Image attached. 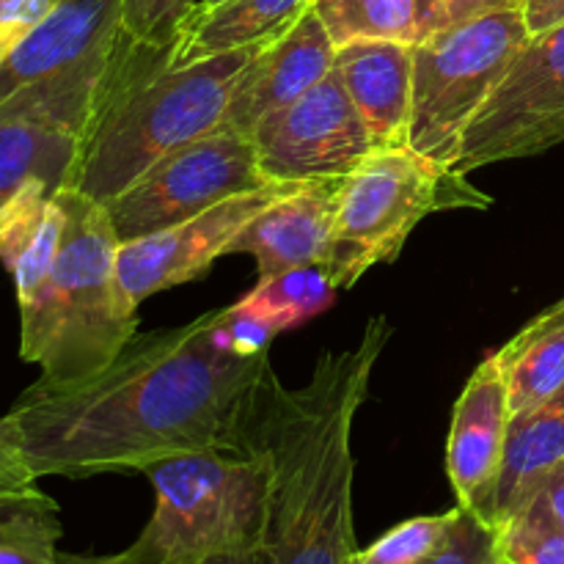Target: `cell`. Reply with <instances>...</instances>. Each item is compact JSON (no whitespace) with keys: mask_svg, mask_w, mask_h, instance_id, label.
Listing matches in <instances>:
<instances>
[{"mask_svg":"<svg viewBox=\"0 0 564 564\" xmlns=\"http://www.w3.org/2000/svg\"><path fill=\"white\" fill-rule=\"evenodd\" d=\"M218 312L135 334L91 378L36 380L3 416L36 479L147 471L191 452H242L270 356L242 358L215 339Z\"/></svg>","mask_w":564,"mask_h":564,"instance_id":"6da1fadb","label":"cell"},{"mask_svg":"<svg viewBox=\"0 0 564 564\" xmlns=\"http://www.w3.org/2000/svg\"><path fill=\"white\" fill-rule=\"evenodd\" d=\"M391 334L386 317L369 319L356 345L319 356L301 389H284L273 369L264 378L242 438L270 471L262 564H350L358 551L352 424Z\"/></svg>","mask_w":564,"mask_h":564,"instance_id":"7a4b0ae2","label":"cell"},{"mask_svg":"<svg viewBox=\"0 0 564 564\" xmlns=\"http://www.w3.org/2000/svg\"><path fill=\"white\" fill-rule=\"evenodd\" d=\"M262 44L176 64L171 44L149 47L127 36L83 135L72 187L110 202L160 158L224 124L235 77Z\"/></svg>","mask_w":564,"mask_h":564,"instance_id":"3957f363","label":"cell"},{"mask_svg":"<svg viewBox=\"0 0 564 564\" xmlns=\"http://www.w3.org/2000/svg\"><path fill=\"white\" fill-rule=\"evenodd\" d=\"M64 237L47 279L20 306V356L47 383H75L108 367L135 336L138 308L119 281V235L105 204L58 193Z\"/></svg>","mask_w":564,"mask_h":564,"instance_id":"277c9868","label":"cell"},{"mask_svg":"<svg viewBox=\"0 0 564 564\" xmlns=\"http://www.w3.org/2000/svg\"><path fill=\"white\" fill-rule=\"evenodd\" d=\"M154 510L135 543V564H185L259 551L270 471L259 452H191L149 466Z\"/></svg>","mask_w":564,"mask_h":564,"instance_id":"5b68a950","label":"cell"},{"mask_svg":"<svg viewBox=\"0 0 564 564\" xmlns=\"http://www.w3.org/2000/svg\"><path fill=\"white\" fill-rule=\"evenodd\" d=\"M490 204L466 174L433 163L411 147L372 149L341 182L323 270L336 290H345L375 264L394 262L411 231L427 215L485 209Z\"/></svg>","mask_w":564,"mask_h":564,"instance_id":"8992f818","label":"cell"},{"mask_svg":"<svg viewBox=\"0 0 564 564\" xmlns=\"http://www.w3.org/2000/svg\"><path fill=\"white\" fill-rule=\"evenodd\" d=\"M124 42L121 0H58L0 61V116L36 113L83 138Z\"/></svg>","mask_w":564,"mask_h":564,"instance_id":"52a82bcc","label":"cell"},{"mask_svg":"<svg viewBox=\"0 0 564 564\" xmlns=\"http://www.w3.org/2000/svg\"><path fill=\"white\" fill-rule=\"evenodd\" d=\"M529 39L527 11H499L444 25L413 44L408 147L455 169L466 130Z\"/></svg>","mask_w":564,"mask_h":564,"instance_id":"ba28073f","label":"cell"},{"mask_svg":"<svg viewBox=\"0 0 564 564\" xmlns=\"http://www.w3.org/2000/svg\"><path fill=\"white\" fill-rule=\"evenodd\" d=\"M268 182L251 138L220 124L160 158L119 196L105 202V209L119 242H130L196 218L204 209Z\"/></svg>","mask_w":564,"mask_h":564,"instance_id":"9c48e42d","label":"cell"},{"mask_svg":"<svg viewBox=\"0 0 564 564\" xmlns=\"http://www.w3.org/2000/svg\"><path fill=\"white\" fill-rule=\"evenodd\" d=\"M564 143V20L532 33L463 138L455 171L532 158Z\"/></svg>","mask_w":564,"mask_h":564,"instance_id":"30bf717a","label":"cell"},{"mask_svg":"<svg viewBox=\"0 0 564 564\" xmlns=\"http://www.w3.org/2000/svg\"><path fill=\"white\" fill-rule=\"evenodd\" d=\"M251 141L270 182L345 180L375 149L336 69L295 102L262 119Z\"/></svg>","mask_w":564,"mask_h":564,"instance_id":"8fae6325","label":"cell"},{"mask_svg":"<svg viewBox=\"0 0 564 564\" xmlns=\"http://www.w3.org/2000/svg\"><path fill=\"white\" fill-rule=\"evenodd\" d=\"M292 185L295 182H268L257 191L237 193L204 209L196 218L138 240L119 242V281L132 306L138 308L149 295L202 279L215 259L226 257V248L240 235L242 226Z\"/></svg>","mask_w":564,"mask_h":564,"instance_id":"7c38bea8","label":"cell"},{"mask_svg":"<svg viewBox=\"0 0 564 564\" xmlns=\"http://www.w3.org/2000/svg\"><path fill=\"white\" fill-rule=\"evenodd\" d=\"M510 419L512 411L505 378L496 356L490 352L474 369L466 389L457 397L449 441H446V474L457 507L477 516L488 527L494 518V496L505 463Z\"/></svg>","mask_w":564,"mask_h":564,"instance_id":"4fadbf2b","label":"cell"},{"mask_svg":"<svg viewBox=\"0 0 564 564\" xmlns=\"http://www.w3.org/2000/svg\"><path fill=\"white\" fill-rule=\"evenodd\" d=\"M336 44L308 6L290 28L268 39L235 77L224 124L251 138L270 113L295 102L334 69Z\"/></svg>","mask_w":564,"mask_h":564,"instance_id":"5bb4252c","label":"cell"},{"mask_svg":"<svg viewBox=\"0 0 564 564\" xmlns=\"http://www.w3.org/2000/svg\"><path fill=\"white\" fill-rule=\"evenodd\" d=\"M341 182L345 180L295 182L242 226L226 248V257H253L259 279L281 270L323 264L334 237Z\"/></svg>","mask_w":564,"mask_h":564,"instance_id":"9a60e30c","label":"cell"},{"mask_svg":"<svg viewBox=\"0 0 564 564\" xmlns=\"http://www.w3.org/2000/svg\"><path fill=\"white\" fill-rule=\"evenodd\" d=\"M334 69L356 102L375 149L408 147L413 44L361 39L336 47Z\"/></svg>","mask_w":564,"mask_h":564,"instance_id":"2e32d148","label":"cell"},{"mask_svg":"<svg viewBox=\"0 0 564 564\" xmlns=\"http://www.w3.org/2000/svg\"><path fill=\"white\" fill-rule=\"evenodd\" d=\"M312 0H220L196 3L176 28L171 61L193 64L209 55L262 44L290 28Z\"/></svg>","mask_w":564,"mask_h":564,"instance_id":"e0dca14e","label":"cell"},{"mask_svg":"<svg viewBox=\"0 0 564 564\" xmlns=\"http://www.w3.org/2000/svg\"><path fill=\"white\" fill-rule=\"evenodd\" d=\"M64 204L44 182L22 187L0 213V262L9 270L17 303H28L47 279L64 237Z\"/></svg>","mask_w":564,"mask_h":564,"instance_id":"ac0fdd59","label":"cell"},{"mask_svg":"<svg viewBox=\"0 0 564 564\" xmlns=\"http://www.w3.org/2000/svg\"><path fill=\"white\" fill-rule=\"evenodd\" d=\"M83 138L36 113L0 116V213L31 182L72 187Z\"/></svg>","mask_w":564,"mask_h":564,"instance_id":"d6986e66","label":"cell"},{"mask_svg":"<svg viewBox=\"0 0 564 564\" xmlns=\"http://www.w3.org/2000/svg\"><path fill=\"white\" fill-rule=\"evenodd\" d=\"M564 460V389L532 411L516 413L507 433L505 463H501L499 485L494 496L496 529L516 516L534 494L545 474Z\"/></svg>","mask_w":564,"mask_h":564,"instance_id":"ffe728a7","label":"cell"},{"mask_svg":"<svg viewBox=\"0 0 564 564\" xmlns=\"http://www.w3.org/2000/svg\"><path fill=\"white\" fill-rule=\"evenodd\" d=\"M512 416L543 405L564 389V297L494 352Z\"/></svg>","mask_w":564,"mask_h":564,"instance_id":"44dd1931","label":"cell"},{"mask_svg":"<svg viewBox=\"0 0 564 564\" xmlns=\"http://www.w3.org/2000/svg\"><path fill=\"white\" fill-rule=\"evenodd\" d=\"M58 505L42 488L0 499V564H58Z\"/></svg>","mask_w":564,"mask_h":564,"instance_id":"7402d4cb","label":"cell"},{"mask_svg":"<svg viewBox=\"0 0 564 564\" xmlns=\"http://www.w3.org/2000/svg\"><path fill=\"white\" fill-rule=\"evenodd\" d=\"M312 9L336 47L361 39L422 42L413 0H312Z\"/></svg>","mask_w":564,"mask_h":564,"instance_id":"603a6c76","label":"cell"},{"mask_svg":"<svg viewBox=\"0 0 564 564\" xmlns=\"http://www.w3.org/2000/svg\"><path fill=\"white\" fill-rule=\"evenodd\" d=\"M334 295L336 284L325 273L323 264H306V268L264 275L237 303L268 314L270 319L281 325V330H286L323 314L334 303Z\"/></svg>","mask_w":564,"mask_h":564,"instance_id":"cb8c5ba5","label":"cell"},{"mask_svg":"<svg viewBox=\"0 0 564 564\" xmlns=\"http://www.w3.org/2000/svg\"><path fill=\"white\" fill-rule=\"evenodd\" d=\"M496 560L505 564H564V527L538 496L496 529Z\"/></svg>","mask_w":564,"mask_h":564,"instance_id":"d4e9b609","label":"cell"},{"mask_svg":"<svg viewBox=\"0 0 564 564\" xmlns=\"http://www.w3.org/2000/svg\"><path fill=\"white\" fill-rule=\"evenodd\" d=\"M460 507L438 512V516H419L397 523L394 529L375 540L367 549H358L350 564H424L433 560L441 545L449 538Z\"/></svg>","mask_w":564,"mask_h":564,"instance_id":"484cf974","label":"cell"},{"mask_svg":"<svg viewBox=\"0 0 564 564\" xmlns=\"http://www.w3.org/2000/svg\"><path fill=\"white\" fill-rule=\"evenodd\" d=\"M198 0H121L124 33L138 44L169 47L176 28Z\"/></svg>","mask_w":564,"mask_h":564,"instance_id":"4316f807","label":"cell"},{"mask_svg":"<svg viewBox=\"0 0 564 564\" xmlns=\"http://www.w3.org/2000/svg\"><path fill=\"white\" fill-rule=\"evenodd\" d=\"M496 560V534L494 529L477 516L460 507L449 538L441 545L438 554L424 564H490Z\"/></svg>","mask_w":564,"mask_h":564,"instance_id":"83f0119b","label":"cell"},{"mask_svg":"<svg viewBox=\"0 0 564 564\" xmlns=\"http://www.w3.org/2000/svg\"><path fill=\"white\" fill-rule=\"evenodd\" d=\"M58 6V0H0V61Z\"/></svg>","mask_w":564,"mask_h":564,"instance_id":"f1b7e54d","label":"cell"},{"mask_svg":"<svg viewBox=\"0 0 564 564\" xmlns=\"http://www.w3.org/2000/svg\"><path fill=\"white\" fill-rule=\"evenodd\" d=\"M33 490H39V479L33 477L31 468L20 457L9 435V427H6L3 416H0V499L33 494Z\"/></svg>","mask_w":564,"mask_h":564,"instance_id":"f546056e","label":"cell"},{"mask_svg":"<svg viewBox=\"0 0 564 564\" xmlns=\"http://www.w3.org/2000/svg\"><path fill=\"white\" fill-rule=\"evenodd\" d=\"M499 11H527V0H446V25Z\"/></svg>","mask_w":564,"mask_h":564,"instance_id":"4dcf8cb0","label":"cell"},{"mask_svg":"<svg viewBox=\"0 0 564 564\" xmlns=\"http://www.w3.org/2000/svg\"><path fill=\"white\" fill-rule=\"evenodd\" d=\"M534 496L543 501L545 510H549L551 516H554L564 527V460L545 474V479L540 482L538 494Z\"/></svg>","mask_w":564,"mask_h":564,"instance_id":"1f68e13d","label":"cell"},{"mask_svg":"<svg viewBox=\"0 0 564 564\" xmlns=\"http://www.w3.org/2000/svg\"><path fill=\"white\" fill-rule=\"evenodd\" d=\"M564 20V0H527L529 31L540 33Z\"/></svg>","mask_w":564,"mask_h":564,"instance_id":"d6a6232c","label":"cell"},{"mask_svg":"<svg viewBox=\"0 0 564 564\" xmlns=\"http://www.w3.org/2000/svg\"><path fill=\"white\" fill-rule=\"evenodd\" d=\"M422 25V39L446 25V0H413Z\"/></svg>","mask_w":564,"mask_h":564,"instance_id":"836d02e7","label":"cell"},{"mask_svg":"<svg viewBox=\"0 0 564 564\" xmlns=\"http://www.w3.org/2000/svg\"><path fill=\"white\" fill-rule=\"evenodd\" d=\"M58 564H135L132 556L124 551L119 554H105V556H80V554H61Z\"/></svg>","mask_w":564,"mask_h":564,"instance_id":"e575fe53","label":"cell"},{"mask_svg":"<svg viewBox=\"0 0 564 564\" xmlns=\"http://www.w3.org/2000/svg\"><path fill=\"white\" fill-rule=\"evenodd\" d=\"M185 564H262V554H259V551H240V554L209 556V560L185 562Z\"/></svg>","mask_w":564,"mask_h":564,"instance_id":"d590c367","label":"cell"},{"mask_svg":"<svg viewBox=\"0 0 564 564\" xmlns=\"http://www.w3.org/2000/svg\"><path fill=\"white\" fill-rule=\"evenodd\" d=\"M198 3H220V0H198Z\"/></svg>","mask_w":564,"mask_h":564,"instance_id":"8d00e7d4","label":"cell"},{"mask_svg":"<svg viewBox=\"0 0 564 564\" xmlns=\"http://www.w3.org/2000/svg\"><path fill=\"white\" fill-rule=\"evenodd\" d=\"M490 564H505V562H501V560H494Z\"/></svg>","mask_w":564,"mask_h":564,"instance_id":"74e56055","label":"cell"}]
</instances>
